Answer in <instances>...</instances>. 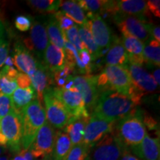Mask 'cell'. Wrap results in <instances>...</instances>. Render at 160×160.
I'll use <instances>...</instances> for the list:
<instances>
[{
  "instance_id": "cell-33",
  "label": "cell",
  "mask_w": 160,
  "mask_h": 160,
  "mask_svg": "<svg viewBox=\"0 0 160 160\" xmlns=\"http://www.w3.org/2000/svg\"><path fill=\"white\" fill-rule=\"evenodd\" d=\"M90 148L83 142L73 145L65 160H88Z\"/></svg>"
},
{
  "instance_id": "cell-15",
  "label": "cell",
  "mask_w": 160,
  "mask_h": 160,
  "mask_svg": "<svg viewBox=\"0 0 160 160\" xmlns=\"http://www.w3.org/2000/svg\"><path fill=\"white\" fill-rule=\"evenodd\" d=\"M127 69L131 77L132 83L139 91L142 93H151L157 91V84L152 75L142 65L128 64Z\"/></svg>"
},
{
  "instance_id": "cell-17",
  "label": "cell",
  "mask_w": 160,
  "mask_h": 160,
  "mask_svg": "<svg viewBox=\"0 0 160 160\" xmlns=\"http://www.w3.org/2000/svg\"><path fill=\"white\" fill-rule=\"evenodd\" d=\"M30 77L31 85L35 90L37 99L42 105L43 94L46 90L52 88L53 85V73L44 65L43 63L39 62V65L36 71Z\"/></svg>"
},
{
  "instance_id": "cell-2",
  "label": "cell",
  "mask_w": 160,
  "mask_h": 160,
  "mask_svg": "<svg viewBox=\"0 0 160 160\" xmlns=\"http://www.w3.org/2000/svg\"><path fill=\"white\" fill-rule=\"evenodd\" d=\"M97 86L99 93L113 91L129 96L139 102L142 93L132 83L127 68L117 65H106L99 75L96 76Z\"/></svg>"
},
{
  "instance_id": "cell-39",
  "label": "cell",
  "mask_w": 160,
  "mask_h": 160,
  "mask_svg": "<svg viewBox=\"0 0 160 160\" xmlns=\"http://www.w3.org/2000/svg\"><path fill=\"white\" fill-rule=\"evenodd\" d=\"M142 119L145 128H148L150 131H159L157 122L149 113H148L147 112H144L142 115Z\"/></svg>"
},
{
  "instance_id": "cell-13",
  "label": "cell",
  "mask_w": 160,
  "mask_h": 160,
  "mask_svg": "<svg viewBox=\"0 0 160 160\" xmlns=\"http://www.w3.org/2000/svg\"><path fill=\"white\" fill-rule=\"evenodd\" d=\"M25 47L34 54L37 60L42 62L44 52L49 44L45 26L39 21H35L31 25L29 37L24 40Z\"/></svg>"
},
{
  "instance_id": "cell-31",
  "label": "cell",
  "mask_w": 160,
  "mask_h": 160,
  "mask_svg": "<svg viewBox=\"0 0 160 160\" xmlns=\"http://www.w3.org/2000/svg\"><path fill=\"white\" fill-rule=\"evenodd\" d=\"M77 2L85 13H87V16L89 19L93 16H100L102 13L106 2L105 0H80Z\"/></svg>"
},
{
  "instance_id": "cell-24",
  "label": "cell",
  "mask_w": 160,
  "mask_h": 160,
  "mask_svg": "<svg viewBox=\"0 0 160 160\" xmlns=\"http://www.w3.org/2000/svg\"><path fill=\"white\" fill-rule=\"evenodd\" d=\"M119 12L125 14L135 16L147 19L149 17V11L147 2L143 0H121L117 1Z\"/></svg>"
},
{
  "instance_id": "cell-7",
  "label": "cell",
  "mask_w": 160,
  "mask_h": 160,
  "mask_svg": "<svg viewBox=\"0 0 160 160\" xmlns=\"http://www.w3.org/2000/svg\"><path fill=\"white\" fill-rule=\"evenodd\" d=\"M43 102L45 106L46 121L53 128H64L71 119V116L55 96L53 87L44 92Z\"/></svg>"
},
{
  "instance_id": "cell-26",
  "label": "cell",
  "mask_w": 160,
  "mask_h": 160,
  "mask_svg": "<svg viewBox=\"0 0 160 160\" xmlns=\"http://www.w3.org/2000/svg\"><path fill=\"white\" fill-rule=\"evenodd\" d=\"M78 28V33H79L80 39L82 42L84 46L89 53L91 54L93 62L102 57L103 55V52L101 49L98 47L92 34L90 31L88 23L86 25H79Z\"/></svg>"
},
{
  "instance_id": "cell-27",
  "label": "cell",
  "mask_w": 160,
  "mask_h": 160,
  "mask_svg": "<svg viewBox=\"0 0 160 160\" xmlns=\"http://www.w3.org/2000/svg\"><path fill=\"white\" fill-rule=\"evenodd\" d=\"M59 8L61 11L80 25L88 23V18L85 11L80 7L77 1H62Z\"/></svg>"
},
{
  "instance_id": "cell-8",
  "label": "cell",
  "mask_w": 160,
  "mask_h": 160,
  "mask_svg": "<svg viewBox=\"0 0 160 160\" xmlns=\"http://www.w3.org/2000/svg\"><path fill=\"white\" fill-rule=\"evenodd\" d=\"M0 131L7 140V146L13 153H18L22 149V126L21 115L12 111L1 119Z\"/></svg>"
},
{
  "instance_id": "cell-11",
  "label": "cell",
  "mask_w": 160,
  "mask_h": 160,
  "mask_svg": "<svg viewBox=\"0 0 160 160\" xmlns=\"http://www.w3.org/2000/svg\"><path fill=\"white\" fill-rule=\"evenodd\" d=\"M73 82L74 88L82 97L88 112H93L100 94L97 86L96 76L74 75Z\"/></svg>"
},
{
  "instance_id": "cell-5",
  "label": "cell",
  "mask_w": 160,
  "mask_h": 160,
  "mask_svg": "<svg viewBox=\"0 0 160 160\" xmlns=\"http://www.w3.org/2000/svg\"><path fill=\"white\" fill-rule=\"evenodd\" d=\"M126 148L113 131L91 146L88 160H120Z\"/></svg>"
},
{
  "instance_id": "cell-20",
  "label": "cell",
  "mask_w": 160,
  "mask_h": 160,
  "mask_svg": "<svg viewBox=\"0 0 160 160\" xmlns=\"http://www.w3.org/2000/svg\"><path fill=\"white\" fill-rule=\"evenodd\" d=\"M122 38L123 46L128 54L129 64L142 65L144 62L143 50L145 43L133 36L124 33Z\"/></svg>"
},
{
  "instance_id": "cell-37",
  "label": "cell",
  "mask_w": 160,
  "mask_h": 160,
  "mask_svg": "<svg viewBox=\"0 0 160 160\" xmlns=\"http://www.w3.org/2000/svg\"><path fill=\"white\" fill-rule=\"evenodd\" d=\"M53 15L55 17L56 20H57L58 24H59L60 28L62 31H65L66 30L71 28V27L75 25L74 22L69 17H68L65 13H63L62 11H58L53 13Z\"/></svg>"
},
{
  "instance_id": "cell-36",
  "label": "cell",
  "mask_w": 160,
  "mask_h": 160,
  "mask_svg": "<svg viewBox=\"0 0 160 160\" xmlns=\"http://www.w3.org/2000/svg\"><path fill=\"white\" fill-rule=\"evenodd\" d=\"M13 111L11 96L0 93V119H2Z\"/></svg>"
},
{
  "instance_id": "cell-43",
  "label": "cell",
  "mask_w": 160,
  "mask_h": 160,
  "mask_svg": "<svg viewBox=\"0 0 160 160\" xmlns=\"http://www.w3.org/2000/svg\"><path fill=\"white\" fill-rule=\"evenodd\" d=\"M148 28L150 35L152 39L157 40V42H160V28L159 26H156L150 23L148 25Z\"/></svg>"
},
{
  "instance_id": "cell-35",
  "label": "cell",
  "mask_w": 160,
  "mask_h": 160,
  "mask_svg": "<svg viewBox=\"0 0 160 160\" xmlns=\"http://www.w3.org/2000/svg\"><path fill=\"white\" fill-rule=\"evenodd\" d=\"M63 33L65 37V39L74 46L75 48L77 50L78 52H80L85 48L82 42L80 39L79 33H78V28L77 25L73 26L71 28L63 31Z\"/></svg>"
},
{
  "instance_id": "cell-12",
  "label": "cell",
  "mask_w": 160,
  "mask_h": 160,
  "mask_svg": "<svg viewBox=\"0 0 160 160\" xmlns=\"http://www.w3.org/2000/svg\"><path fill=\"white\" fill-rule=\"evenodd\" d=\"M54 94L61 102L71 117L90 116L85 108L82 97L77 89L66 90L53 88Z\"/></svg>"
},
{
  "instance_id": "cell-6",
  "label": "cell",
  "mask_w": 160,
  "mask_h": 160,
  "mask_svg": "<svg viewBox=\"0 0 160 160\" xmlns=\"http://www.w3.org/2000/svg\"><path fill=\"white\" fill-rule=\"evenodd\" d=\"M112 18L122 34L126 33L133 36L143 43L148 42L152 39L150 35L148 28L150 23L148 19L125 14L120 12L113 15Z\"/></svg>"
},
{
  "instance_id": "cell-34",
  "label": "cell",
  "mask_w": 160,
  "mask_h": 160,
  "mask_svg": "<svg viewBox=\"0 0 160 160\" xmlns=\"http://www.w3.org/2000/svg\"><path fill=\"white\" fill-rule=\"evenodd\" d=\"M9 42L6 38V31L2 22L0 20V70L3 67L6 59L8 57Z\"/></svg>"
},
{
  "instance_id": "cell-38",
  "label": "cell",
  "mask_w": 160,
  "mask_h": 160,
  "mask_svg": "<svg viewBox=\"0 0 160 160\" xmlns=\"http://www.w3.org/2000/svg\"><path fill=\"white\" fill-rule=\"evenodd\" d=\"M15 27L20 31L25 32L31 28L32 22L28 17L25 15H19L16 17Z\"/></svg>"
},
{
  "instance_id": "cell-50",
  "label": "cell",
  "mask_w": 160,
  "mask_h": 160,
  "mask_svg": "<svg viewBox=\"0 0 160 160\" xmlns=\"http://www.w3.org/2000/svg\"><path fill=\"white\" fill-rule=\"evenodd\" d=\"M0 126H1V119H0Z\"/></svg>"
},
{
  "instance_id": "cell-21",
  "label": "cell",
  "mask_w": 160,
  "mask_h": 160,
  "mask_svg": "<svg viewBox=\"0 0 160 160\" xmlns=\"http://www.w3.org/2000/svg\"><path fill=\"white\" fill-rule=\"evenodd\" d=\"M52 73L62 69L65 65V55L64 49L49 42L44 52L42 62Z\"/></svg>"
},
{
  "instance_id": "cell-46",
  "label": "cell",
  "mask_w": 160,
  "mask_h": 160,
  "mask_svg": "<svg viewBox=\"0 0 160 160\" xmlns=\"http://www.w3.org/2000/svg\"><path fill=\"white\" fill-rule=\"evenodd\" d=\"M0 145L3 146V147L7 146V140L1 131H0Z\"/></svg>"
},
{
  "instance_id": "cell-40",
  "label": "cell",
  "mask_w": 160,
  "mask_h": 160,
  "mask_svg": "<svg viewBox=\"0 0 160 160\" xmlns=\"http://www.w3.org/2000/svg\"><path fill=\"white\" fill-rule=\"evenodd\" d=\"M160 2L159 0H150L147 2V7L156 17H160Z\"/></svg>"
},
{
  "instance_id": "cell-44",
  "label": "cell",
  "mask_w": 160,
  "mask_h": 160,
  "mask_svg": "<svg viewBox=\"0 0 160 160\" xmlns=\"http://www.w3.org/2000/svg\"><path fill=\"white\" fill-rule=\"evenodd\" d=\"M120 160H141L139 159V158L136 157L134 154L131 153V151L128 148L125 150V151L123 152L121 158H120Z\"/></svg>"
},
{
  "instance_id": "cell-19",
  "label": "cell",
  "mask_w": 160,
  "mask_h": 160,
  "mask_svg": "<svg viewBox=\"0 0 160 160\" xmlns=\"http://www.w3.org/2000/svg\"><path fill=\"white\" fill-rule=\"evenodd\" d=\"M104 62L106 65H117L127 68L128 64V54L124 48L122 39L113 35Z\"/></svg>"
},
{
  "instance_id": "cell-32",
  "label": "cell",
  "mask_w": 160,
  "mask_h": 160,
  "mask_svg": "<svg viewBox=\"0 0 160 160\" xmlns=\"http://www.w3.org/2000/svg\"><path fill=\"white\" fill-rule=\"evenodd\" d=\"M18 88L17 78H13L0 71V93L11 96Z\"/></svg>"
},
{
  "instance_id": "cell-47",
  "label": "cell",
  "mask_w": 160,
  "mask_h": 160,
  "mask_svg": "<svg viewBox=\"0 0 160 160\" xmlns=\"http://www.w3.org/2000/svg\"><path fill=\"white\" fill-rule=\"evenodd\" d=\"M41 160H53V157H52V156L50 155V156H48V157H45L44 159H41Z\"/></svg>"
},
{
  "instance_id": "cell-49",
  "label": "cell",
  "mask_w": 160,
  "mask_h": 160,
  "mask_svg": "<svg viewBox=\"0 0 160 160\" xmlns=\"http://www.w3.org/2000/svg\"><path fill=\"white\" fill-rule=\"evenodd\" d=\"M3 152H4V147L3 146L0 145V157H1L2 153Z\"/></svg>"
},
{
  "instance_id": "cell-1",
  "label": "cell",
  "mask_w": 160,
  "mask_h": 160,
  "mask_svg": "<svg viewBox=\"0 0 160 160\" xmlns=\"http://www.w3.org/2000/svg\"><path fill=\"white\" fill-rule=\"evenodd\" d=\"M139 102L129 96L113 91L100 93L92 114L109 121L118 122L137 111Z\"/></svg>"
},
{
  "instance_id": "cell-16",
  "label": "cell",
  "mask_w": 160,
  "mask_h": 160,
  "mask_svg": "<svg viewBox=\"0 0 160 160\" xmlns=\"http://www.w3.org/2000/svg\"><path fill=\"white\" fill-rule=\"evenodd\" d=\"M13 60L17 69L28 77L34 73L39 65V61L21 42L15 44Z\"/></svg>"
},
{
  "instance_id": "cell-45",
  "label": "cell",
  "mask_w": 160,
  "mask_h": 160,
  "mask_svg": "<svg viewBox=\"0 0 160 160\" xmlns=\"http://www.w3.org/2000/svg\"><path fill=\"white\" fill-rule=\"evenodd\" d=\"M159 74H160V70H159V68H157V69L155 70L154 71H153V76L152 77H153V79H154L155 82H157V85L159 86Z\"/></svg>"
},
{
  "instance_id": "cell-3",
  "label": "cell",
  "mask_w": 160,
  "mask_h": 160,
  "mask_svg": "<svg viewBox=\"0 0 160 160\" xmlns=\"http://www.w3.org/2000/svg\"><path fill=\"white\" fill-rule=\"evenodd\" d=\"M20 115L22 126V150H28L38 131L45 123V111L43 105L36 99L23 109Z\"/></svg>"
},
{
  "instance_id": "cell-23",
  "label": "cell",
  "mask_w": 160,
  "mask_h": 160,
  "mask_svg": "<svg viewBox=\"0 0 160 160\" xmlns=\"http://www.w3.org/2000/svg\"><path fill=\"white\" fill-rule=\"evenodd\" d=\"M36 99H37V93L33 86L31 85L25 88L18 87L11 95L13 110L20 114L23 109Z\"/></svg>"
},
{
  "instance_id": "cell-29",
  "label": "cell",
  "mask_w": 160,
  "mask_h": 160,
  "mask_svg": "<svg viewBox=\"0 0 160 160\" xmlns=\"http://www.w3.org/2000/svg\"><path fill=\"white\" fill-rule=\"evenodd\" d=\"M144 62L159 68L160 44L155 39H151L146 43L143 50Z\"/></svg>"
},
{
  "instance_id": "cell-48",
  "label": "cell",
  "mask_w": 160,
  "mask_h": 160,
  "mask_svg": "<svg viewBox=\"0 0 160 160\" xmlns=\"http://www.w3.org/2000/svg\"><path fill=\"white\" fill-rule=\"evenodd\" d=\"M0 160H9L6 156H2V157H0Z\"/></svg>"
},
{
  "instance_id": "cell-41",
  "label": "cell",
  "mask_w": 160,
  "mask_h": 160,
  "mask_svg": "<svg viewBox=\"0 0 160 160\" xmlns=\"http://www.w3.org/2000/svg\"><path fill=\"white\" fill-rule=\"evenodd\" d=\"M17 82L18 84V87L25 88L31 85V82L30 77L28 75L23 73H19L17 77Z\"/></svg>"
},
{
  "instance_id": "cell-9",
  "label": "cell",
  "mask_w": 160,
  "mask_h": 160,
  "mask_svg": "<svg viewBox=\"0 0 160 160\" xmlns=\"http://www.w3.org/2000/svg\"><path fill=\"white\" fill-rule=\"evenodd\" d=\"M56 134L55 129L46 121L38 131L34 141L28 149L33 158L42 159L52 154Z\"/></svg>"
},
{
  "instance_id": "cell-30",
  "label": "cell",
  "mask_w": 160,
  "mask_h": 160,
  "mask_svg": "<svg viewBox=\"0 0 160 160\" xmlns=\"http://www.w3.org/2000/svg\"><path fill=\"white\" fill-rule=\"evenodd\" d=\"M61 2L59 0H29L27 2L32 8L39 12L54 13L59 11Z\"/></svg>"
},
{
  "instance_id": "cell-14",
  "label": "cell",
  "mask_w": 160,
  "mask_h": 160,
  "mask_svg": "<svg viewBox=\"0 0 160 160\" xmlns=\"http://www.w3.org/2000/svg\"><path fill=\"white\" fill-rule=\"evenodd\" d=\"M88 25L98 47L102 52L103 49H108L113 35L102 17L99 15L93 16L88 19Z\"/></svg>"
},
{
  "instance_id": "cell-18",
  "label": "cell",
  "mask_w": 160,
  "mask_h": 160,
  "mask_svg": "<svg viewBox=\"0 0 160 160\" xmlns=\"http://www.w3.org/2000/svg\"><path fill=\"white\" fill-rule=\"evenodd\" d=\"M128 148L141 160H159V138L151 137L149 135L146 134L141 143Z\"/></svg>"
},
{
  "instance_id": "cell-28",
  "label": "cell",
  "mask_w": 160,
  "mask_h": 160,
  "mask_svg": "<svg viewBox=\"0 0 160 160\" xmlns=\"http://www.w3.org/2000/svg\"><path fill=\"white\" fill-rule=\"evenodd\" d=\"M46 31L50 42L62 49H65V35L53 15L50 17L46 25Z\"/></svg>"
},
{
  "instance_id": "cell-42",
  "label": "cell",
  "mask_w": 160,
  "mask_h": 160,
  "mask_svg": "<svg viewBox=\"0 0 160 160\" xmlns=\"http://www.w3.org/2000/svg\"><path fill=\"white\" fill-rule=\"evenodd\" d=\"M11 160H33V157L29 150H22Z\"/></svg>"
},
{
  "instance_id": "cell-25",
  "label": "cell",
  "mask_w": 160,
  "mask_h": 160,
  "mask_svg": "<svg viewBox=\"0 0 160 160\" xmlns=\"http://www.w3.org/2000/svg\"><path fill=\"white\" fill-rule=\"evenodd\" d=\"M73 147L69 136L65 131H58L56 134L52 157L53 160H65Z\"/></svg>"
},
{
  "instance_id": "cell-10",
  "label": "cell",
  "mask_w": 160,
  "mask_h": 160,
  "mask_svg": "<svg viewBox=\"0 0 160 160\" xmlns=\"http://www.w3.org/2000/svg\"><path fill=\"white\" fill-rule=\"evenodd\" d=\"M91 116L86 124L82 139V142L90 148L114 131L117 125V122L102 119L93 114Z\"/></svg>"
},
{
  "instance_id": "cell-4",
  "label": "cell",
  "mask_w": 160,
  "mask_h": 160,
  "mask_svg": "<svg viewBox=\"0 0 160 160\" xmlns=\"http://www.w3.org/2000/svg\"><path fill=\"white\" fill-rule=\"evenodd\" d=\"M114 131L125 147L139 145L147 134L142 114L137 110L133 114L120 119Z\"/></svg>"
},
{
  "instance_id": "cell-22",
  "label": "cell",
  "mask_w": 160,
  "mask_h": 160,
  "mask_svg": "<svg viewBox=\"0 0 160 160\" xmlns=\"http://www.w3.org/2000/svg\"><path fill=\"white\" fill-rule=\"evenodd\" d=\"M90 116L71 117L64 128V131L69 136L73 146L82 142L85 126Z\"/></svg>"
}]
</instances>
